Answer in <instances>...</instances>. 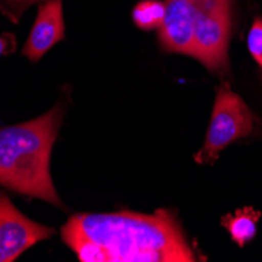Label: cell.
Returning a JSON list of instances; mask_svg holds the SVG:
<instances>
[{"label":"cell","mask_w":262,"mask_h":262,"mask_svg":"<svg viewBox=\"0 0 262 262\" xmlns=\"http://www.w3.org/2000/svg\"><path fill=\"white\" fill-rule=\"evenodd\" d=\"M52 234V228L27 219L4 193H0V262L16 260L24 251L49 239Z\"/></svg>","instance_id":"5"},{"label":"cell","mask_w":262,"mask_h":262,"mask_svg":"<svg viewBox=\"0 0 262 262\" xmlns=\"http://www.w3.org/2000/svg\"><path fill=\"white\" fill-rule=\"evenodd\" d=\"M64 38V20L61 0L42 2L30 30L29 39L24 44L22 54L30 61H39L42 55Z\"/></svg>","instance_id":"7"},{"label":"cell","mask_w":262,"mask_h":262,"mask_svg":"<svg viewBox=\"0 0 262 262\" xmlns=\"http://www.w3.org/2000/svg\"><path fill=\"white\" fill-rule=\"evenodd\" d=\"M260 213L253 210L251 207L241 209L232 217L223 219V226L229 231L232 241L239 244V247H245L256 234V222Z\"/></svg>","instance_id":"8"},{"label":"cell","mask_w":262,"mask_h":262,"mask_svg":"<svg viewBox=\"0 0 262 262\" xmlns=\"http://www.w3.org/2000/svg\"><path fill=\"white\" fill-rule=\"evenodd\" d=\"M159 41L166 52L193 57V26L198 0H165Z\"/></svg>","instance_id":"6"},{"label":"cell","mask_w":262,"mask_h":262,"mask_svg":"<svg viewBox=\"0 0 262 262\" xmlns=\"http://www.w3.org/2000/svg\"><path fill=\"white\" fill-rule=\"evenodd\" d=\"M165 17V5L159 0H143L132 13L135 26L141 30H156L160 29Z\"/></svg>","instance_id":"9"},{"label":"cell","mask_w":262,"mask_h":262,"mask_svg":"<svg viewBox=\"0 0 262 262\" xmlns=\"http://www.w3.org/2000/svg\"><path fill=\"white\" fill-rule=\"evenodd\" d=\"M247 46L251 57L256 60V63L262 68V19L257 17L253 22V27L250 29Z\"/></svg>","instance_id":"10"},{"label":"cell","mask_w":262,"mask_h":262,"mask_svg":"<svg viewBox=\"0 0 262 262\" xmlns=\"http://www.w3.org/2000/svg\"><path fill=\"white\" fill-rule=\"evenodd\" d=\"M101 247L108 262H193L190 247L173 213L135 212L77 213L63 226Z\"/></svg>","instance_id":"1"},{"label":"cell","mask_w":262,"mask_h":262,"mask_svg":"<svg viewBox=\"0 0 262 262\" xmlns=\"http://www.w3.org/2000/svg\"><path fill=\"white\" fill-rule=\"evenodd\" d=\"M63 113V105H55L32 121L0 129V185L63 207L51 176V154Z\"/></svg>","instance_id":"2"},{"label":"cell","mask_w":262,"mask_h":262,"mask_svg":"<svg viewBox=\"0 0 262 262\" xmlns=\"http://www.w3.org/2000/svg\"><path fill=\"white\" fill-rule=\"evenodd\" d=\"M5 47H7V42L2 39V38H0V55H2L4 54V51H5Z\"/></svg>","instance_id":"12"},{"label":"cell","mask_w":262,"mask_h":262,"mask_svg":"<svg viewBox=\"0 0 262 262\" xmlns=\"http://www.w3.org/2000/svg\"><path fill=\"white\" fill-rule=\"evenodd\" d=\"M42 2H52V0H13L10 5H5L7 8H2V10H7L8 16L17 20L24 10H27L33 4H42Z\"/></svg>","instance_id":"11"},{"label":"cell","mask_w":262,"mask_h":262,"mask_svg":"<svg viewBox=\"0 0 262 262\" xmlns=\"http://www.w3.org/2000/svg\"><path fill=\"white\" fill-rule=\"evenodd\" d=\"M253 129V115L244 99L231 91L225 83L219 88L213 102L210 124L206 141L195 156L198 163L215 162L219 154L235 140L250 135Z\"/></svg>","instance_id":"4"},{"label":"cell","mask_w":262,"mask_h":262,"mask_svg":"<svg viewBox=\"0 0 262 262\" xmlns=\"http://www.w3.org/2000/svg\"><path fill=\"white\" fill-rule=\"evenodd\" d=\"M232 0H198L193 26V58L210 73L228 69Z\"/></svg>","instance_id":"3"}]
</instances>
